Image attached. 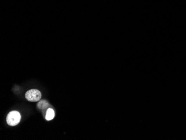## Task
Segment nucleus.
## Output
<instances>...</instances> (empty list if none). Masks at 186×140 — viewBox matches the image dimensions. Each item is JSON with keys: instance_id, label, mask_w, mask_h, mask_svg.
<instances>
[{"instance_id": "f257e3e1", "label": "nucleus", "mask_w": 186, "mask_h": 140, "mask_svg": "<svg viewBox=\"0 0 186 140\" xmlns=\"http://www.w3.org/2000/svg\"><path fill=\"white\" fill-rule=\"evenodd\" d=\"M21 115L17 111H12L7 115V123L11 126H16L20 121Z\"/></svg>"}, {"instance_id": "f03ea898", "label": "nucleus", "mask_w": 186, "mask_h": 140, "mask_svg": "<svg viewBox=\"0 0 186 140\" xmlns=\"http://www.w3.org/2000/svg\"><path fill=\"white\" fill-rule=\"evenodd\" d=\"M26 99L30 102H37L41 97V93L39 90L31 89L26 93Z\"/></svg>"}, {"instance_id": "7ed1b4c3", "label": "nucleus", "mask_w": 186, "mask_h": 140, "mask_svg": "<svg viewBox=\"0 0 186 140\" xmlns=\"http://www.w3.org/2000/svg\"><path fill=\"white\" fill-rule=\"evenodd\" d=\"M54 116H55V113L54 110L52 108H48L47 110L46 116H45L46 119L47 121L52 120L54 118Z\"/></svg>"}, {"instance_id": "20e7f679", "label": "nucleus", "mask_w": 186, "mask_h": 140, "mask_svg": "<svg viewBox=\"0 0 186 140\" xmlns=\"http://www.w3.org/2000/svg\"><path fill=\"white\" fill-rule=\"evenodd\" d=\"M49 105L48 102L46 100H41L37 104V108L39 110H43L46 109Z\"/></svg>"}]
</instances>
